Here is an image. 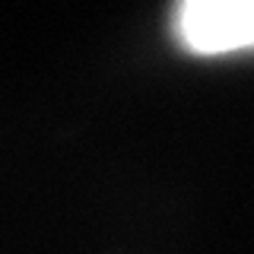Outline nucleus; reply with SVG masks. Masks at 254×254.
<instances>
[{"mask_svg":"<svg viewBox=\"0 0 254 254\" xmlns=\"http://www.w3.org/2000/svg\"><path fill=\"white\" fill-rule=\"evenodd\" d=\"M172 38L194 58L254 51V0H185L172 10Z\"/></svg>","mask_w":254,"mask_h":254,"instance_id":"1","label":"nucleus"}]
</instances>
